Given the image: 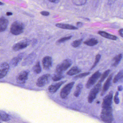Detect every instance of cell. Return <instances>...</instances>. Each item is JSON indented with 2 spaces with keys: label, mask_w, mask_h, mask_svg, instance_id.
Instances as JSON below:
<instances>
[{
  "label": "cell",
  "mask_w": 123,
  "mask_h": 123,
  "mask_svg": "<svg viewBox=\"0 0 123 123\" xmlns=\"http://www.w3.org/2000/svg\"><path fill=\"white\" fill-rule=\"evenodd\" d=\"M0 119L3 121H7L10 119V117L9 114L3 111H0Z\"/></svg>",
  "instance_id": "obj_25"
},
{
  "label": "cell",
  "mask_w": 123,
  "mask_h": 123,
  "mask_svg": "<svg viewBox=\"0 0 123 123\" xmlns=\"http://www.w3.org/2000/svg\"><path fill=\"white\" fill-rule=\"evenodd\" d=\"M101 86V83L98 82L91 89L88 97V101L89 103H92L95 100L100 90Z\"/></svg>",
  "instance_id": "obj_4"
},
{
  "label": "cell",
  "mask_w": 123,
  "mask_h": 123,
  "mask_svg": "<svg viewBox=\"0 0 123 123\" xmlns=\"http://www.w3.org/2000/svg\"><path fill=\"white\" fill-rule=\"evenodd\" d=\"M72 64V62L70 59H68L64 60L62 63L57 66L56 69V73L62 74L67 70Z\"/></svg>",
  "instance_id": "obj_3"
},
{
  "label": "cell",
  "mask_w": 123,
  "mask_h": 123,
  "mask_svg": "<svg viewBox=\"0 0 123 123\" xmlns=\"http://www.w3.org/2000/svg\"><path fill=\"white\" fill-rule=\"evenodd\" d=\"M6 14L7 16H9L12 15V13L11 12H8L6 13Z\"/></svg>",
  "instance_id": "obj_40"
},
{
  "label": "cell",
  "mask_w": 123,
  "mask_h": 123,
  "mask_svg": "<svg viewBox=\"0 0 123 123\" xmlns=\"http://www.w3.org/2000/svg\"><path fill=\"white\" fill-rule=\"evenodd\" d=\"M56 26L60 28L67 30H75L78 29L77 27L69 24H56Z\"/></svg>",
  "instance_id": "obj_19"
},
{
  "label": "cell",
  "mask_w": 123,
  "mask_h": 123,
  "mask_svg": "<svg viewBox=\"0 0 123 123\" xmlns=\"http://www.w3.org/2000/svg\"><path fill=\"white\" fill-rule=\"evenodd\" d=\"M83 88V85L81 83H78L76 86V90L74 93V96L78 97L80 96L81 93V91Z\"/></svg>",
  "instance_id": "obj_23"
},
{
  "label": "cell",
  "mask_w": 123,
  "mask_h": 123,
  "mask_svg": "<svg viewBox=\"0 0 123 123\" xmlns=\"http://www.w3.org/2000/svg\"><path fill=\"white\" fill-rule=\"evenodd\" d=\"M98 41L94 38H92L84 42V44L89 46H93L98 43Z\"/></svg>",
  "instance_id": "obj_21"
},
{
  "label": "cell",
  "mask_w": 123,
  "mask_h": 123,
  "mask_svg": "<svg viewBox=\"0 0 123 123\" xmlns=\"http://www.w3.org/2000/svg\"><path fill=\"white\" fill-rule=\"evenodd\" d=\"M29 72L27 70H24L20 72L17 75L16 81L19 84H24L28 78Z\"/></svg>",
  "instance_id": "obj_9"
},
{
  "label": "cell",
  "mask_w": 123,
  "mask_h": 123,
  "mask_svg": "<svg viewBox=\"0 0 123 123\" xmlns=\"http://www.w3.org/2000/svg\"><path fill=\"white\" fill-rule=\"evenodd\" d=\"M100 118L102 121L105 123H112L113 119L112 108H102Z\"/></svg>",
  "instance_id": "obj_1"
},
{
  "label": "cell",
  "mask_w": 123,
  "mask_h": 123,
  "mask_svg": "<svg viewBox=\"0 0 123 123\" xmlns=\"http://www.w3.org/2000/svg\"><path fill=\"white\" fill-rule=\"evenodd\" d=\"M49 2H50L54 3H59L60 2L59 0H49Z\"/></svg>",
  "instance_id": "obj_38"
},
{
  "label": "cell",
  "mask_w": 123,
  "mask_h": 123,
  "mask_svg": "<svg viewBox=\"0 0 123 123\" xmlns=\"http://www.w3.org/2000/svg\"><path fill=\"white\" fill-rule=\"evenodd\" d=\"M50 77L51 75L49 74H46L41 76L37 80V85L39 87L44 86L49 82Z\"/></svg>",
  "instance_id": "obj_10"
},
{
  "label": "cell",
  "mask_w": 123,
  "mask_h": 123,
  "mask_svg": "<svg viewBox=\"0 0 123 123\" xmlns=\"http://www.w3.org/2000/svg\"><path fill=\"white\" fill-rule=\"evenodd\" d=\"M25 29L24 24L22 22L15 21L13 22L10 27V32L14 35H18L23 32Z\"/></svg>",
  "instance_id": "obj_2"
},
{
  "label": "cell",
  "mask_w": 123,
  "mask_h": 123,
  "mask_svg": "<svg viewBox=\"0 0 123 123\" xmlns=\"http://www.w3.org/2000/svg\"><path fill=\"white\" fill-rule=\"evenodd\" d=\"M8 24V21L7 19L3 16H2L0 19V31L2 32L5 31Z\"/></svg>",
  "instance_id": "obj_16"
},
{
  "label": "cell",
  "mask_w": 123,
  "mask_h": 123,
  "mask_svg": "<svg viewBox=\"0 0 123 123\" xmlns=\"http://www.w3.org/2000/svg\"><path fill=\"white\" fill-rule=\"evenodd\" d=\"M121 81H123V77H122V80H121Z\"/></svg>",
  "instance_id": "obj_42"
},
{
  "label": "cell",
  "mask_w": 123,
  "mask_h": 123,
  "mask_svg": "<svg viewBox=\"0 0 123 123\" xmlns=\"http://www.w3.org/2000/svg\"><path fill=\"white\" fill-rule=\"evenodd\" d=\"M24 55V53H21L18 54L17 56L13 58L11 62V65L13 67H16L19 62L22 60Z\"/></svg>",
  "instance_id": "obj_18"
},
{
  "label": "cell",
  "mask_w": 123,
  "mask_h": 123,
  "mask_svg": "<svg viewBox=\"0 0 123 123\" xmlns=\"http://www.w3.org/2000/svg\"><path fill=\"white\" fill-rule=\"evenodd\" d=\"M110 72H111V70H110V69H108L107 70H106V71L104 73L103 75L101 76L100 80L99 82L101 83L105 80V79L108 77V75L109 73H110Z\"/></svg>",
  "instance_id": "obj_31"
},
{
  "label": "cell",
  "mask_w": 123,
  "mask_h": 123,
  "mask_svg": "<svg viewBox=\"0 0 123 123\" xmlns=\"http://www.w3.org/2000/svg\"><path fill=\"white\" fill-rule=\"evenodd\" d=\"M42 15L44 16H48L49 15V13L46 11H42L40 12Z\"/></svg>",
  "instance_id": "obj_35"
},
{
  "label": "cell",
  "mask_w": 123,
  "mask_h": 123,
  "mask_svg": "<svg viewBox=\"0 0 123 123\" xmlns=\"http://www.w3.org/2000/svg\"><path fill=\"white\" fill-rule=\"evenodd\" d=\"M118 33L121 37L123 38V29H121L118 31Z\"/></svg>",
  "instance_id": "obj_36"
},
{
  "label": "cell",
  "mask_w": 123,
  "mask_h": 123,
  "mask_svg": "<svg viewBox=\"0 0 123 123\" xmlns=\"http://www.w3.org/2000/svg\"><path fill=\"white\" fill-rule=\"evenodd\" d=\"M64 75L62 74L55 73V74L53 75L52 77V79L54 81H57L62 80L64 78Z\"/></svg>",
  "instance_id": "obj_27"
},
{
  "label": "cell",
  "mask_w": 123,
  "mask_h": 123,
  "mask_svg": "<svg viewBox=\"0 0 123 123\" xmlns=\"http://www.w3.org/2000/svg\"><path fill=\"white\" fill-rule=\"evenodd\" d=\"M123 90V87L122 86H119L118 87V90L119 91H122V90Z\"/></svg>",
  "instance_id": "obj_39"
},
{
  "label": "cell",
  "mask_w": 123,
  "mask_h": 123,
  "mask_svg": "<svg viewBox=\"0 0 123 123\" xmlns=\"http://www.w3.org/2000/svg\"><path fill=\"white\" fill-rule=\"evenodd\" d=\"M42 62L44 69L45 70L49 69L52 66V59L49 56L44 57L42 59Z\"/></svg>",
  "instance_id": "obj_12"
},
{
  "label": "cell",
  "mask_w": 123,
  "mask_h": 123,
  "mask_svg": "<svg viewBox=\"0 0 123 123\" xmlns=\"http://www.w3.org/2000/svg\"><path fill=\"white\" fill-rule=\"evenodd\" d=\"M98 34L102 37H104L105 38L108 39L110 40L116 41L117 39V37L116 36L110 34L106 33L105 31H99L98 32Z\"/></svg>",
  "instance_id": "obj_17"
},
{
  "label": "cell",
  "mask_w": 123,
  "mask_h": 123,
  "mask_svg": "<svg viewBox=\"0 0 123 123\" xmlns=\"http://www.w3.org/2000/svg\"><path fill=\"white\" fill-rule=\"evenodd\" d=\"M113 74H111L109 76L108 78H107L106 81L105 82V83L104 85L103 88L102 92L101 93V95L103 96L106 92L108 91L110 87L111 84V82L113 78Z\"/></svg>",
  "instance_id": "obj_14"
},
{
  "label": "cell",
  "mask_w": 123,
  "mask_h": 123,
  "mask_svg": "<svg viewBox=\"0 0 123 123\" xmlns=\"http://www.w3.org/2000/svg\"><path fill=\"white\" fill-rule=\"evenodd\" d=\"M66 80L64 81H61L57 83L54 85H51L49 87L48 90L51 93H54L56 92L57 91L59 88L61 87V86L64 84L66 82Z\"/></svg>",
  "instance_id": "obj_15"
},
{
  "label": "cell",
  "mask_w": 123,
  "mask_h": 123,
  "mask_svg": "<svg viewBox=\"0 0 123 123\" xmlns=\"http://www.w3.org/2000/svg\"><path fill=\"white\" fill-rule=\"evenodd\" d=\"M123 77V70H121L119 71L117 74L115 76L113 80V82L114 83H116L117 82H118L119 80H121L122 78Z\"/></svg>",
  "instance_id": "obj_26"
},
{
  "label": "cell",
  "mask_w": 123,
  "mask_h": 123,
  "mask_svg": "<svg viewBox=\"0 0 123 123\" xmlns=\"http://www.w3.org/2000/svg\"><path fill=\"white\" fill-rule=\"evenodd\" d=\"M81 70L77 67H73L67 73V74L70 76H72L78 74L81 72Z\"/></svg>",
  "instance_id": "obj_20"
},
{
  "label": "cell",
  "mask_w": 123,
  "mask_h": 123,
  "mask_svg": "<svg viewBox=\"0 0 123 123\" xmlns=\"http://www.w3.org/2000/svg\"><path fill=\"white\" fill-rule=\"evenodd\" d=\"M90 74V73L89 72L81 73V74H80L78 75H76V76L74 77V78H75V79H78V78H82L85 77L87 76L88 75Z\"/></svg>",
  "instance_id": "obj_33"
},
{
  "label": "cell",
  "mask_w": 123,
  "mask_h": 123,
  "mask_svg": "<svg viewBox=\"0 0 123 123\" xmlns=\"http://www.w3.org/2000/svg\"><path fill=\"white\" fill-rule=\"evenodd\" d=\"M101 75V73L99 71H96L89 78L86 83L87 88H90L92 87L97 82Z\"/></svg>",
  "instance_id": "obj_6"
},
{
  "label": "cell",
  "mask_w": 123,
  "mask_h": 123,
  "mask_svg": "<svg viewBox=\"0 0 123 123\" xmlns=\"http://www.w3.org/2000/svg\"><path fill=\"white\" fill-rule=\"evenodd\" d=\"M113 92L110 91L109 94L106 95L103 100L102 104V108H111V107Z\"/></svg>",
  "instance_id": "obj_8"
},
{
  "label": "cell",
  "mask_w": 123,
  "mask_h": 123,
  "mask_svg": "<svg viewBox=\"0 0 123 123\" xmlns=\"http://www.w3.org/2000/svg\"><path fill=\"white\" fill-rule=\"evenodd\" d=\"M83 23L81 22H77L76 24V25H77V26L78 28H80V27H82L83 26Z\"/></svg>",
  "instance_id": "obj_37"
},
{
  "label": "cell",
  "mask_w": 123,
  "mask_h": 123,
  "mask_svg": "<svg viewBox=\"0 0 123 123\" xmlns=\"http://www.w3.org/2000/svg\"><path fill=\"white\" fill-rule=\"evenodd\" d=\"M82 41V39H80L75 40L74 41L72 42V43H71V45L74 48H77V47H78L79 46H80Z\"/></svg>",
  "instance_id": "obj_28"
},
{
  "label": "cell",
  "mask_w": 123,
  "mask_h": 123,
  "mask_svg": "<svg viewBox=\"0 0 123 123\" xmlns=\"http://www.w3.org/2000/svg\"><path fill=\"white\" fill-rule=\"evenodd\" d=\"M30 41L28 39L22 40L13 45V50L15 51H19L26 48L30 44Z\"/></svg>",
  "instance_id": "obj_7"
},
{
  "label": "cell",
  "mask_w": 123,
  "mask_h": 123,
  "mask_svg": "<svg viewBox=\"0 0 123 123\" xmlns=\"http://www.w3.org/2000/svg\"><path fill=\"white\" fill-rule=\"evenodd\" d=\"M0 79L5 77L9 71L10 66L7 62H3L0 64Z\"/></svg>",
  "instance_id": "obj_11"
},
{
  "label": "cell",
  "mask_w": 123,
  "mask_h": 123,
  "mask_svg": "<svg viewBox=\"0 0 123 123\" xmlns=\"http://www.w3.org/2000/svg\"><path fill=\"white\" fill-rule=\"evenodd\" d=\"M101 58V55L100 54H98L96 56L95 59V61L93 63V65L92 66V67L90 69V70H92L93 68L95 67L98 64V63L99 62Z\"/></svg>",
  "instance_id": "obj_30"
},
{
  "label": "cell",
  "mask_w": 123,
  "mask_h": 123,
  "mask_svg": "<svg viewBox=\"0 0 123 123\" xmlns=\"http://www.w3.org/2000/svg\"><path fill=\"white\" fill-rule=\"evenodd\" d=\"M75 82H71L64 86L60 92V96L63 99H66L68 96V95L70 93L71 90L74 86Z\"/></svg>",
  "instance_id": "obj_5"
},
{
  "label": "cell",
  "mask_w": 123,
  "mask_h": 123,
  "mask_svg": "<svg viewBox=\"0 0 123 123\" xmlns=\"http://www.w3.org/2000/svg\"><path fill=\"white\" fill-rule=\"evenodd\" d=\"M36 56L35 53L33 52L29 54L24 60L22 64L23 66H28L31 64L35 60Z\"/></svg>",
  "instance_id": "obj_13"
},
{
  "label": "cell",
  "mask_w": 123,
  "mask_h": 123,
  "mask_svg": "<svg viewBox=\"0 0 123 123\" xmlns=\"http://www.w3.org/2000/svg\"><path fill=\"white\" fill-rule=\"evenodd\" d=\"M114 100L116 104H118L119 103V100L118 98V92H116L114 95Z\"/></svg>",
  "instance_id": "obj_34"
},
{
  "label": "cell",
  "mask_w": 123,
  "mask_h": 123,
  "mask_svg": "<svg viewBox=\"0 0 123 123\" xmlns=\"http://www.w3.org/2000/svg\"><path fill=\"white\" fill-rule=\"evenodd\" d=\"M33 70L34 72L36 74H39L41 72V67L40 65L39 62H36V64L34 66Z\"/></svg>",
  "instance_id": "obj_24"
},
{
  "label": "cell",
  "mask_w": 123,
  "mask_h": 123,
  "mask_svg": "<svg viewBox=\"0 0 123 123\" xmlns=\"http://www.w3.org/2000/svg\"><path fill=\"white\" fill-rule=\"evenodd\" d=\"M72 36H69L63 37V38H62L58 40L57 41V43H64V42H65L71 39L72 38Z\"/></svg>",
  "instance_id": "obj_32"
},
{
  "label": "cell",
  "mask_w": 123,
  "mask_h": 123,
  "mask_svg": "<svg viewBox=\"0 0 123 123\" xmlns=\"http://www.w3.org/2000/svg\"><path fill=\"white\" fill-rule=\"evenodd\" d=\"M3 5V3H2L1 2H0V5L1 6H2V5Z\"/></svg>",
  "instance_id": "obj_41"
},
{
  "label": "cell",
  "mask_w": 123,
  "mask_h": 123,
  "mask_svg": "<svg viewBox=\"0 0 123 123\" xmlns=\"http://www.w3.org/2000/svg\"><path fill=\"white\" fill-rule=\"evenodd\" d=\"M86 0H73L72 2L74 5L77 6H80L85 5L87 2Z\"/></svg>",
  "instance_id": "obj_29"
},
{
  "label": "cell",
  "mask_w": 123,
  "mask_h": 123,
  "mask_svg": "<svg viewBox=\"0 0 123 123\" xmlns=\"http://www.w3.org/2000/svg\"><path fill=\"white\" fill-rule=\"evenodd\" d=\"M122 54H119L115 56L113 59V62L112 64V66L113 67H117L120 63V62L122 59Z\"/></svg>",
  "instance_id": "obj_22"
}]
</instances>
